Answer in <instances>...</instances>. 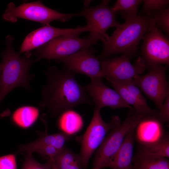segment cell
Wrapping results in <instances>:
<instances>
[{"label":"cell","instance_id":"cell-21","mask_svg":"<svg viewBox=\"0 0 169 169\" xmlns=\"http://www.w3.org/2000/svg\"><path fill=\"white\" fill-rule=\"evenodd\" d=\"M52 161L59 169H82V160L78 155L69 149L63 147L53 157Z\"/></svg>","mask_w":169,"mask_h":169},{"label":"cell","instance_id":"cell-29","mask_svg":"<svg viewBox=\"0 0 169 169\" xmlns=\"http://www.w3.org/2000/svg\"><path fill=\"white\" fill-rule=\"evenodd\" d=\"M156 118L161 122H168L169 120V95L165 100L160 109Z\"/></svg>","mask_w":169,"mask_h":169},{"label":"cell","instance_id":"cell-31","mask_svg":"<svg viewBox=\"0 0 169 169\" xmlns=\"http://www.w3.org/2000/svg\"><path fill=\"white\" fill-rule=\"evenodd\" d=\"M51 169H59L55 163L52 161Z\"/></svg>","mask_w":169,"mask_h":169},{"label":"cell","instance_id":"cell-23","mask_svg":"<svg viewBox=\"0 0 169 169\" xmlns=\"http://www.w3.org/2000/svg\"><path fill=\"white\" fill-rule=\"evenodd\" d=\"M142 0H117L111 7L114 11L119 12L125 20L137 15L138 7Z\"/></svg>","mask_w":169,"mask_h":169},{"label":"cell","instance_id":"cell-25","mask_svg":"<svg viewBox=\"0 0 169 169\" xmlns=\"http://www.w3.org/2000/svg\"><path fill=\"white\" fill-rule=\"evenodd\" d=\"M155 25L162 30L167 37L169 35V7H167L151 15Z\"/></svg>","mask_w":169,"mask_h":169},{"label":"cell","instance_id":"cell-14","mask_svg":"<svg viewBox=\"0 0 169 169\" xmlns=\"http://www.w3.org/2000/svg\"><path fill=\"white\" fill-rule=\"evenodd\" d=\"M91 79L90 84L85 87L95 106L100 109L105 107L113 109L132 108L115 90L109 88L104 83L102 78Z\"/></svg>","mask_w":169,"mask_h":169},{"label":"cell","instance_id":"cell-2","mask_svg":"<svg viewBox=\"0 0 169 169\" xmlns=\"http://www.w3.org/2000/svg\"><path fill=\"white\" fill-rule=\"evenodd\" d=\"M116 28L103 44V49L97 56L100 61L112 55L122 54L132 58L137 53L140 42L146 32L154 25L151 15H137L126 19Z\"/></svg>","mask_w":169,"mask_h":169},{"label":"cell","instance_id":"cell-4","mask_svg":"<svg viewBox=\"0 0 169 169\" xmlns=\"http://www.w3.org/2000/svg\"><path fill=\"white\" fill-rule=\"evenodd\" d=\"M153 116L130 109L124 121L105 137L96 153L92 169L105 168L110 158L118 151L127 135L143 120Z\"/></svg>","mask_w":169,"mask_h":169},{"label":"cell","instance_id":"cell-9","mask_svg":"<svg viewBox=\"0 0 169 169\" xmlns=\"http://www.w3.org/2000/svg\"><path fill=\"white\" fill-rule=\"evenodd\" d=\"M141 49L142 58L150 70L158 65L169 64V40L155 25L146 32Z\"/></svg>","mask_w":169,"mask_h":169},{"label":"cell","instance_id":"cell-11","mask_svg":"<svg viewBox=\"0 0 169 169\" xmlns=\"http://www.w3.org/2000/svg\"><path fill=\"white\" fill-rule=\"evenodd\" d=\"M131 58L123 54L118 57L102 60L101 66L103 77L108 81L119 82L132 79L142 74L146 68L142 58L139 57L132 64L130 61Z\"/></svg>","mask_w":169,"mask_h":169},{"label":"cell","instance_id":"cell-26","mask_svg":"<svg viewBox=\"0 0 169 169\" xmlns=\"http://www.w3.org/2000/svg\"><path fill=\"white\" fill-rule=\"evenodd\" d=\"M24 158L21 169H51L52 160H47L42 164L38 162L33 157L32 154L24 153Z\"/></svg>","mask_w":169,"mask_h":169},{"label":"cell","instance_id":"cell-28","mask_svg":"<svg viewBox=\"0 0 169 169\" xmlns=\"http://www.w3.org/2000/svg\"><path fill=\"white\" fill-rule=\"evenodd\" d=\"M0 169H17L15 155L9 154L0 157Z\"/></svg>","mask_w":169,"mask_h":169},{"label":"cell","instance_id":"cell-19","mask_svg":"<svg viewBox=\"0 0 169 169\" xmlns=\"http://www.w3.org/2000/svg\"><path fill=\"white\" fill-rule=\"evenodd\" d=\"M132 169H169L166 157L147 154L140 151L133 157Z\"/></svg>","mask_w":169,"mask_h":169},{"label":"cell","instance_id":"cell-3","mask_svg":"<svg viewBox=\"0 0 169 169\" xmlns=\"http://www.w3.org/2000/svg\"><path fill=\"white\" fill-rule=\"evenodd\" d=\"M14 38H6V48L2 53L3 68L0 77V105L6 96L15 88L21 87L31 90L30 82L33 76L29 73L33 64L37 61L21 56L13 46Z\"/></svg>","mask_w":169,"mask_h":169},{"label":"cell","instance_id":"cell-7","mask_svg":"<svg viewBox=\"0 0 169 169\" xmlns=\"http://www.w3.org/2000/svg\"><path fill=\"white\" fill-rule=\"evenodd\" d=\"M110 1L103 0L97 6L85 8L77 13L78 16H83L86 20V25L90 29L89 36L97 42L101 40L103 44L110 37L106 31L120 24L116 18L117 13L113 10L109 5Z\"/></svg>","mask_w":169,"mask_h":169},{"label":"cell","instance_id":"cell-20","mask_svg":"<svg viewBox=\"0 0 169 169\" xmlns=\"http://www.w3.org/2000/svg\"><path fill=\"white\" fill-rule=\"evenodd\" d=\"M58 125L62 132L71 135L79 131L83 125L81 116L72 109L66 110L59 115Z\"/></svg>","mask_w":169,"mask_h":169},{"label":"cell","instance_id":"cell-18","mask_svg":"<svg viewBox=\"0 0 169 169\" xmlns=\"http://www.w3.org/2000/svg\"><path fill=\"white\" fill-rule=\"evenodd\" d=\"M161 123L156 117H153L139 124L137 135L142 145L153 143L163 136L161 130L162 128Z\"/></svg>","mask_w":169,"mask_h":169},{"label":"cell","instance_id":"cell-17","mask_svg":"<svg viewBox=\"0 0 169 169\" xmlns=\"http://www.w3.org/2000/svg\"><path fill=\"white\" fill-rule=\"evenodd\" d=\"M134 130H131L127 135L121 146L110 158L105 167L113 169H132Z\"/></svg>","mask_w":169,"mask_h":169},{"label":"cell","instance_id":"cell-1","mask_svg":"<svg viewBox=\"0 0 169 169\" xmlns=\"http://www.w3.org/2000/svg\"><path fill=\"white\" fill-rule=\"evenodd\" d=\"M44 73L46 82L42 88L39 105L52 116L59 115L81 104H93L85 86L78 83L75 74L69 70L50 66Z\"/></svg>","mask_w":169,"mask_h":169},{"label":"cell","instance_id":"cell-10","mask_svg":"<svg viewBox=\"0 0 169 169\" xmlns=\"http://www.w3.org/2000/svg\"><path fill=\"white\" fill-rule=\"evenodd\" d=\"M167 67L158 65L148 73L133 77V83L160 109L164 101L169 95L168 83L166 72Z\"/></svg>","mask_w":169,"mask_h":169},{"label":"cell","instance_id":"cell-24","mask_svg":"<svg viewBox=\"0 0 169 169\" xmlns=\"http://www.w3.org/2000/svg\"><path fill=\"white\" fill-rule=\"evenodd\" d=\"M141 151L156 156L169 157V138L168 135L151 144L141 145Z\"/></svg>","mask_w":169,"mask_h":169},{"label":"cell","instance_id":"cell-15","mask_svg":"<svg viewBox=\"0 0 169 169\" xmlns=\"http://www.w3.org/2000/svg\"><path fill=\"white\" fill-rule=\"evenodd\" d=\"M108 81L124 100L129 105H132L136 111L157 117L159 111L152 110L149 106L139 88L133 83L132 79L119 82Z\"/></svg>","mask_w":169,"mask_h":169},{"label":"cell","instance_id":"cell-12","mask_svg":"<svg viewBox=\"0 0 169 169\" xmlns=\"http://www.w3.org/2000/svg\"><path fill=\"white\" fill-rule=\"evenodd\" d=\"M97 52L92 47L87 48L55 60L62 63L65 68L75 74L76 73L84 74L91 79L102 78L103 75L101 61L94 54Z\"/></svg>","mask_w":169,"mask_h":169},{"label":"cell","instance_id":"cell-30","mask_svg":"<svg viewBox=\"0 0 169 169\" xmlns=\"http://www.w3.org/2000/svg\"><path fill=\"white\" fill-rule=\"evenodd\" d=\"M91 0H85L84 3V5L85 8L89 7V6L91 2Z\"/></svg>","mask_w":169,"mask_h":169},{"label":"cell","instance_id":"cell-22","mask_svg":"<svg viewBox=\"0 0 169 169\" xmlns=\"http://www.w3.org/2000/svg\"><path fill=\"white\" fill-rule=\"evenodd\" d=\"M39 115V110L37 107L23 106L18 108L14 111L12 116V120L18 126L26 128L34 123Z\"/></svg>","mask_w":169,"mask_h":169},{"label":"cell","instance_id":"cell-5","mask_svg":"<svg viewBox=\"0 0 169 169\" xmlns=\"http://www.w3.org/2000/svg\"><path fill=\"white\" fill-rule=\"evenodd\" d=\"M77 13H64L59 12L45 6L40 1L24 3L16 7L14 3H9L2 18L5 21L14 22L21 18L48 25L54 21L64 22Z\"/></svg>","mask_w":169,"mask_h":169},{"label":"cell","instance_id":"cell-6","mask_svg":"<svg viewBox=\"0 0 169 169\" xmlns=\"http://www.w3.org/2000/svg\"><path fill=\"white\" fill-rule=\"evenodd\" d=\"M100 109L95 106L90 124L84 134L79 139L81 148L79 155L83 168L86 169L89 161L96 149L99 147L107 135L121 123L118 115H114L106 123L102 118Z\"/></svg>","mask_w":169,"mask_h":169},{"label":"cell","instance_id":"cell-16","mask_svg":"<svg viewBox=\"0 0 169 169\" xmlns=\"http://www.w3.org/2000/svg\"><path fill=\"white\" fill-rule=\"evenodd\" d=\"M71 138V135L63 132L48 134L46 132L41 133L38 138L31 142L19 146L16 153H37L49 146H53L61 149L65 142Z\"/></svg>","mask_w":169,"mask_h":169},{"label":"cell","instance_id":"cell-13","mask_svg":"<svg viewBox=\"0 0 169 169\" xmlns=\"http://www.w3.org/2000/svg\"><path fill=\"white\" fill-rule=\"evenodd\" d=\"M90 31L88 27L78 26L74 28H62L49 24L37 29L29 33L23 42L18 53L19 54L37 48L53 39L63 35L79 36L82 33Z\"/></svg>","mask_w":169,"mask_h":169},{"label":"cell","instance_id":"cell-27","mask_svg":"<svg viewBox=\"0 0 169 169\" xmlns=\"http://www.w3.org/2000/svg\"><path fill=\"white\" fill-rule=\"evenodd\" d=\"M143 2V11L149 15L168 7L169 4L168 0H145Z\"/></svg>","mask_w":169,"mask_h":169},{"label":"cell","instance_id":"cell-8","mask_svg":"<svg viewBox=\"0 0 169 169\" xmlns=\"http://www.w3.org/2000/svg\"><path fill=\"white\" fill-rule=\"evenodd\" d=\"M96 44L89 36L83 38L74 35L61 36L37 48L35 54L38 60L42 58L55 60Z\"/></svg>","mask_w":169,"mask_h":169},{"label":"cell","instance_id":"cell-32","mask_svg":"<svg viewBox=\"0 0 169 169\" xmlns=\"http://www.w3.org/2000/svg\"><path fill=\"white\" fill-rule=\"evenodd\" d=\"M3 64L1 63L0 64V77L1 74L3 70Z\"/></svg>","mask_w":169,"mask_h":169}]
</instances>
